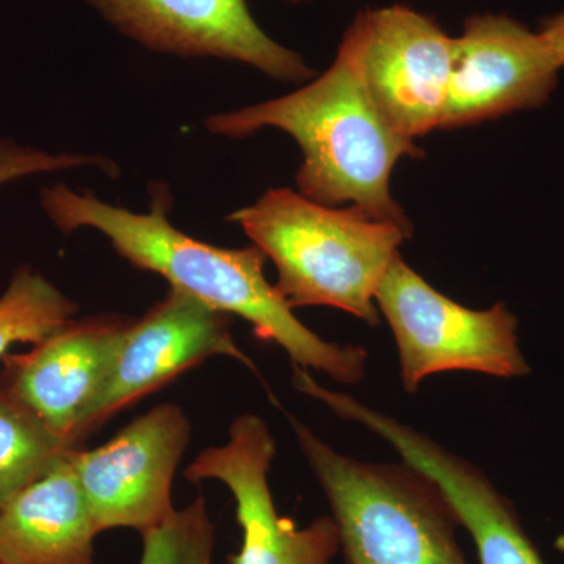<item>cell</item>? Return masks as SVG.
Listing matches in <instances>:
<instances>
[{
  "instance_id": "6",
  "label": "cell",
  "mask_w": 564,
  "mask_h": 564,
  "mask_svg": "<svg viewBox=\"0 0 564 564\" xmlns=\"http://www.w3.org/2000/svg\"><path fill=\"white\" fill-rule=\"evenodd\" d=\"M191 441V422L177 404L152 408L109 443L70 451V464L98 532L162 524L174 508V474Z\"/></svg>"
},
{
  "instance_id": "19",
  "label": "cell",
  "mask_w": 564,
  "mask_h": 564,
  "mask_svg": "<svg viewBox=\"0 0 564 564\" xmlns=\"http://www.w3.org/2000/svg\"><path fill=\"white\" fill-rule=\"evenodd\" d=\"M541 35L547 41L552 52H554L558 65L564 66V11L554 17L547 18L540 24Z\"/></svg>"
},
{
  "instance_id": "7",
  "label": "cell",
  "mask_w": 564,
  "mask_h": 564,
  "mask_svg": "<svg viewBox=\"0 0 564 564\" xmlns=\"http://www.w3.org/2000/svg\"><path fill=\"white\" fill-rule=\"evenodd\" d=\"M276 443L259 415H239L229 426L225 445L206 448L185 469L193 484L221 481L236 500L242 547L231 564H329L339 551L332 516L299 529L274 507L269 470Z\"/></svg>"
},
{
  "instance_id": "16",
  "label": "cell",
  "mask_w": 564,
  "mask_h": 564,
  "mask_svg": "<svg viewBox=\"0 0 564 564\" xmlns=\"http://www.w3.org/2000/svg\"><path fill=\"white\" fill-rule=\"evenodd\" d=\"M69 448L73 447L0 393V511Z\"/></svg>"
},
{
  "instance_id": "18",
  "label": "cell",
  "mask_w": 564,
  "mask_h": 564,
  "mask_svg": "<svg viewBox=\"0 0 564 564\" xmlns=\"http://www.w3.org/2000/svg\"><path fill=\"white\" fill-rule=\"evenodd\" d=\"M88 165L99 166L109 173L113 172V163L96 155L68 154V152L55 154L39 148L21 147L11 140H0V187L22 177Z\"/></svg>"
},
{
  "instance_id": "11",
  "label": "cell",
  "mask_w": 564,
  "mask_h": 564,
  "mask_svg": "<svg viewBox=\"0 0 564 564\" xmlns=\"http://www.w3.org/2000/svg\"><path fill=\"white\" fill-rule=\"evenodd\" d=\"M129 323L70 321L22 355L3 356L0 393L69 447L109 380Z\"/></svg>"
},
{
  "instance_id": "13",
  "label": "cell",
  "mask_w": 564,
  "mask_h": 564,
  "mask_svg": "<svg viewBox=\"0 0 564 564\" xmlns=\"http://www.w3.org/2000/svg\"><path fill=\"white\" fill-rule=\"evenodd\" d=\"M104 17L151 50L182 57H218L254 66L282 82L313 70L302 55L270 39L247 0H90Z\"/></svg>"
},
{
  "instance_id": "10",
  "label": "cell",
  "mask_w": 564,
  "mask_h": 564,
  "mask_svg": "<svg viewBox=\"0 0 564 564\" xmlns=\"http://www.w3.org/2000/svg\"><path fill=\"white\" fill-rule=\"evenodd\" d=\"M361 69L389 124L415 140L441 128L454 69L455 39L406 6L362 10Z\"/></svg>"
},
{
  "instance_id": "12",
  "label": "cell",
  "mask_w": 564,
  "mask_h": 564,
  "mask_svg": "<svg viewBox=\"0 0 564 564\" xmlns=\"http://www.w3.org/2000/svg\"><path fill=\"white\" fill-rule=\"evenodd\" d=\"M212 356H228L256 370L234 343L231 315L172 289L140 321L129 323L106 388L82 425L80 440Z\"/></svg>"
},
{
  "instance_id": "5",
  "label": "cell",
  "mask_w": 564,
  "mask_h": 564,
  "mask_svg": "<svg viewBox=\"0 0 564 564\" xmlns=\"http://www.w3.org/2000/svg\"><path fill=\"white\" fill-rule=\"evenodd\" d=\"M399 350L404 391L425 378L469 370L497 378H521L530 366L519 347L518 321L503 303L469 310L432 288L397 254L375 295Z\"/></svg>"
},
{
  "instance_id": "1",
  "label": "cell",
  "mask_w": 564,
  "mask_h": 564,
  "mask_svg": "<svg viewBox=\"0 0 564 564\" xmlns=\"http://www.w3.org/2000/svg\"><path fill=\"white\" fill-rule=\"evenodd\" d=\"M165 196H155L148 214H135L74 192L65 184L41 192V207L63 234L96 229L135 269L161 274L172 289L207 306L239 315L262 343L288 352L292 366L325 372L343 384L361 381L366 348L337 345L311 332L293 314L276 285L267 280L269 261L258 247L229 250L193 239L169 220Z\"/></svg>"
},
{
  "instance_id": "17",
  "label": "cell",
  "mask_w": 564,
  "mask_h": 564,
  "mask_svg": "<svg viewBox=\"0 0 564 564\" xmlns=\"http://www.w3.org/2000/svg\"><path fill=\"white\" fill-rule=\"evenodd\" d=\"M141 538L140 564H214L215 525L203 496Z\"/></svg>"
},
{
  "instance_id": "2",
  "label": "cell",
  "mask_w": 564,
  "mask_h": 564,
  "mask_svg": "<svg viewBox=\"0 0 564 564\" xmlns=\"http://www.w3.org/2000/svg\"><path fill=\"white\" fill-rule=\"evenodd\" d=\"M361 43L356 14L336 61L321 77L282 98L214 115L206 126L229 139L280 129L302 150L296 185L304 198L329 207L350 203L378 220L413 229L393 199L391 177L400 159L422 158L423 151L400 135L375 104L362 76Z\"/></svg>"
},
{
  "instance_id": "4",
  "label": "cell",
  "mask_w": 564,
  "mask_h": 564,
  "mask_svg": "<svg viewBox=\"0 0 564 564\" xmlns=\"http://www.w3.org/2000/svg\"><path fill=\"white\" fill-rule=\"evenodd\" d=\"M291 422L332 507L345 564H469L456 538L458 518L432 478L404 462L348 458Z\"/></svg>"
},
{
  "instance_id": "14",
  "label": "cell",
  "mask_w": 564,
  "mask_h": 564,
  "mask_svg": "<svg viewBox=\"0 0 564 564\" xmlns=\"http://www.w3.org/2000/svg\"><path fill=\"white\" fill-rule=\"evenodd\" d=\"M73 448L0 511V564H95L99 532L70 464Z\"/></svg>"
},
{
  "instance_id": "3",
  "label": "cell",
  "mask_w": 564,
  "mask_h": 564,
  "mask_svg": "<svg viewBox=\"0 0 564 564\" xmlns=\"http://www.w3.org/2000/svg\"><path fill=\"white\" fill-rule=\"evenodd\" d=\"M228 220L274 263L276 289L292 310L337 307L370 326L380 325L378 285L414 232L352 206L311 202L291 188H272Z\"/></svg>"
},
{
  "instance_id": "9",
  "label": "cell",
  "mask_w": 564,
  "mask_h": 564,
  "mask_svg": "<svg viewBox=\"0 0 564 564\" xmlns=\"http://www.w3.org/2000/svg\"><path fill=\"white\" fill-rule=\"evenodd\" d=\"M562 66L540 32L507 14H474L455 39L454 69L440 129H458L538 109Z\"/></svg>"
},
{
  "instance_id": "8",
  "label": "cell",
  "mask_w": 564,
  "mask_h": 564,
  "mask_svg": "<svg viewBox=\"0 0 564 564\" xmlns=\"http://www.w3.org/2000/svg\"><path fill=\"white\" fill-rule=\"evenodd\" d=\"M306 393L345 421L366 426L392 445L404 463L432 478L454 508L459 525L473 536L480 564H545L513 503L480 469L445 451L426 434L348 393L332 391L318 381H311Z\"/></svg>"
},
{
  "instance_id": "21",
  "label": "cell",
  "mask_w": 564,
  "mask_h": 564,
  "mask_svg": "<svg viewBox=\"0 0 564 564\" xmlns=\"http://www.w3.org/2000/svg\"><path fill=\"white\" fill-rule=\"evenodd\" d=\"M285 2H291V3H303V2H307V0H285Z\"/></svg>"
},
{
  "instance_id": "20",
  "label": "cell",
  "mask_w": 564,
  "mask_h": 564,
  "mask_svg": "<svg viewBox=\"0 0 564 564\" xmlns=\"http://www.w3.org/2000/svg\"><path fill=\"white\" fill-rule=\"evenodd\" d=\"M555 549L560 552V554L564 555V533L560 534L555 540Z\"/></svg>"
},
{
  "instance_id": "15",
  "label": "cell",
  "mask_w": 564,
  "mask_h": 564,
  "mask_svg": "<svg viewBox=\"0 0 564 564\" xmlns=\"http://www.w3.org/2000/svg\"><path fill=\"white\" fill-rule=\"evenodd\" d=\"M77 304L43 274L21 267L0 296V359L14 344H39L73 321Z\"/></svg>"
}]
</instances>
